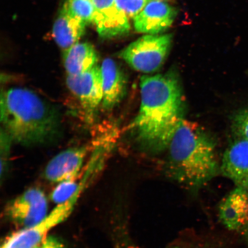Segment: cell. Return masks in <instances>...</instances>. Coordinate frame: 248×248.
<instances>
[{
  "label": "cell",
  "instance_id": "6da1fadb",
  "mask_svg": "<svg viewBox=\"0 0 248 248\" xmlns=\"http://www.w3.org/2000/svg\"><path fill=\"white\" fill-rule=\"evenodd\" d=\"M140 105L130 125L142 147L153 152L167 148L185 120V105L179 78L172 71L144 76L140 80Z\"/></svg>",
  "mask_w": 248,
  "mask_h": 248
},
{
  "label": "cell",
  "instance_id": "8992f818",
  "mask_svg": "<svg viewBox=\"0 0 248 248\" xmlns=\"http://www.w3.org/2000/svg\"><path fill=\"white\" fill-rule=\"evenodd\" d=\"M66 85L78 101L86 123H94L103 99L100 67L96 65L79 75H67Z\"/></svg>",
  "mask_w": 248,
  "mask_h": 248
},
{
  "label": "cell",
  "instance_id": "277c9868",
  "mask_svg": "<svg viewBox=\"0 0 248 248\" xmlns=\"http://www.w3.org/2000/svg\"><path fill=\"white\" fill-rule=\"evenodd\" d=\"M172 42L171 34L145 35L130 44L119 57L136 71L154 73L163 66Z\"/></svg>",
  "mask_w": 248,
  "mask_h": 248
},
{
  "label": "cell",
  "instance_id": "e0dca14e",
  "mask_svg": "<svg viewBox=\"0 0 248 248\" xmlns=\"http://www.w3.org/2000/svg\"><path fill=\"white\" fill-rule=\"evenodd\" d=\"M79 188L77 179L60 183L52 193V200L57 204L65 202L73 196Z\"/></svg>",
  "mask_w": 248,
  "mask_h": 248
},
{
  "label": "cell",
  "instance_id": "ac0fdd59",
  "mask_svg": "<svg viewBox=\"0 0 248 248\" xmlns=\"http://www.w3.org/2000/svg\"><path fill=\"white\" fill-rule=\"evenodd\" d=\"M232 128L237 138L248 140V108L235 113L232 119Z\"/></svg>",
  "mask_w": 248,
  "mask_h": 248
},
{
  "label": "cell",
  "instance_id": "d6986e66",
  "mask_svg": "<svg viewBox=\"0 0 248 248\" xmlns=\"http://www.w3.org/2000/svg\"><path fill=\"white\" fill-rule=\"evenodd\" d=\"M153 0H116L119 7L128 17L134 18Z\"/></svg>",
  "mask_w": 248,
  "mask_h": 248
},
{
  "label": "cell",
  "instance_id": "8fae6325",
  "mask_svg": "<svg viewBox=\"0 0 248 248\" xmlns=\"http://www.w3.org/2000/svg\"><path fill=\"white\" fill-rule=\"evenodd\" d=\"M177 11L168 0H153L133 18L135 29L139 33L157 35L173 24Z\"/></svg>",
  "mask_w": 248,
  "mask_h": 248
},
{
  "label": "cell",
  "instance_id": "9a60e30c",
  "mask_svg": "<svg viewBox=\"0 0 248 248\" xmlns=\"http://www.w3.org/2000/svg\"><path fill=\"white\" fill-rule=\"evenodd\" d=\"M63 64L67 75L76 76L97 65V52L88 43H77L64 51Z\"/></svg>",
  "mask_w": 248,
  "mask_h": 248
},
{
  "label": "cell",
  "instance_id": "3957f363",
  "mask_svg": "<svg viewBox=\"0 0 248 248\" xmlns=\"http://www.w3.org/2000/svg\"><path fill=\"white\" fill-rule=\"evenodd\" d=\"M167 148L170 177L188 188L203 187L220 172L215 142L197 124L183 121Z\"/></svg>",
  "mask_w": 248,
  "mask_h": 248
},
{
  "label": "cell",
  "instance_id": "4fadbf2b",
  "mask_svg": "<svg viewBox=\"0 0 248 248\" xmlns=\"http://www.w3.org/2000/svg\"><path fill=\"white\" fill-rule=\"evenodd\" d=\"M100 69L103 92L101 107L109 111L117 106L125 96L126 79L122 70L111 59H105Z\"/></svg>",
  "mask_w": 248,
  "mask_h": 248
},
{
  "label": "cell",
  "instance_id": "ba28073f",
  "mask_svg": "<svg viewBox=\"0 0 248 248\" xmlns=\"http://www.w3.org/2000/svg\"><path fill=\"white\" fill-rule=\"evenodd\" d=\"M95 139L79 146L62 151L46 164L45 178L49 182L60 183L77 179L82 172L87 157L94 147Z\"/></svg>",
  "mask_w": 248,
  "mask_h": 248
},
{
  "label": "cell",
  "instance_id": "30bf717a",
  "mask_svg": "<svg viewBox=\"0 0 248 248\" xmlns=\"http://www.w3.org/2000/svg\"><path fill=\"white\" fill-rule=\"evenodd\" d=\"M219 213L225 227L240 233L248 247V187L236 186L220 204Z\"/></svg>",
  "mask_w": 248,
  "mask_h": 248
},
{
  "label": "cell",
  "instance_id": "52a82bcc",
  "mask_svg": "<svg viewBox=\"0 0 248 248\" xmlns=\"http://www.w3.org/2000/svg\"><path fill=\"white\" fill-rule=\"evenodd\" d=\"M47 201L39 188H32L9 203L6 215L15 224L23 229L38 224L47 216Z\"/></svg>",
  "mask_w": 248,
  "mask_h": 248
},
{
  "label": "cell",
  "instance_id": "7a4b0ae2",
  "mask_svg": "<svg viewBox=\"0 0 248 248\" xmlns=\"http://www.w3.org/2000/svg\"><path fill=\"white\" fill-rule=\"evenodd\" d=\"M1 128L13 142L24 146L46 143L60 131V116L35 92L12 88L1 93Z\"/></svg>",
  "mask_w": 248,
  "mask_h": 248
},
{
  "label": "cell",
  "instance_id": "ffe728a7",
  "mask_svg": "<svg viewBox=\"0 0 248 248\" xmlns=\"http://www.w3.org/2000/svg\"><path fill=\"white\" fill-rule=\"evenodd\" d=\"M12 139L4 129L1 128V136H0V147H1V175L5 172L8 166L9 154L11 148Z\"/></svg>",
  "mask_w": 248,
  "mask_h": 248
},
{
  "label": "cell",
  "instance_id": "7c38bea8",
  "mask_svg": "<svg viewBox=\"0 0 248 248\" xmlns=\"http://www.w3.org/2000/svg\"><path fill=\"white\" fill-rule=\"evenodd\" d=\"M220 172L236 186L248 187V140L237 138L226 149Z\"/></svg>",
  "mask_w": 248,
  "mask_h": 248
},
{
  "label": "cell",
  "instance_id": "44dd1931",
  "mask_svg": "<svg viewBox=\"0 0 248 248\" xmlns=\"http://www.w3.org/2000/svg\"><path fill=\"white\" fill-rule=\"evenodd\" d=\"M32 248H66V247L57 238L48 236Z\"/></svg>",
  "mask_w": 248,
  "mask_h": 248
},
{
  "label": "cell",
  "instance_id": "2e32d148",
  "mask_svg": "<svg viewBox=\"0 0 248 248\" xmlns=\"http://www.w3.org/2000/svg\"><path fill=\"white\" fill-rule=\"evenodd\" d=\"M64 6L86 25L93 23L94 14L93 0H67Z\"/></svg>",
  "mask_w": 248,
  "mask_h": 248
},
{
  "label": "cell",
  "instance_id": "5bb4252c",
  "mask_svg": "<svg viewBox=\"0 0 248 248\" xmlns=\"http://www.w3.org/2000/svg\"><path fill=\"white\" fill-rule=\"evenodd\" d=\"M86 24L63 6L54 24L52 35L64 50L71 47L84 35Z\"/></svg>",
  "mask_w": 248,
  "mask_h": 248
},
{
  "label": "cell",
  "instance_id": "9c48e42d",
  "mask_svg": "<svg viewBox=\"0 0 248 248\" xmlns=\"http://www.w3.org/2000/svg\"><path fill=\"white\" fill-rule=\"evenodd\" d=\"M94 14L93 23L101 38L111 39L126 35L131 30L128 16L116 0H93Z\"/></svg>",
  "mask_w": 248,
  "mask_h": 248
},
{
  "label": "cell",
  "instance_id": "5b68a950",
  "mask_svg": "<svg viewBox=\"0 0 248 248\" xmlns=\"http://www.w3.org/2000/svg\"><path fill=\"white\" fill-rule=\"evenodd\" d=\"M85 188L80 186L72 197L65 202L58 204L51 213L38 224L14 232L5 240L1 248H32L41 243L48 237L47 234L51 229L70 216Z\"/></svg>",
  "mask_w": 248,
  "mask_h": 248
}]
</instances>
